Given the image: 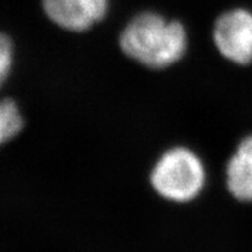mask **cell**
I'll list each match as a JSON object with an SVG mask.
<instances>
[{"mask_svg":"<svg viewBox=\"0 0 252 252\" xmlns=\"http://www.w3.org/2000/svg\"><path fill=\"white\" fill-rule=\"evenodd\" d=\"M120 48L143 66L161 70L173 66L186 53V29L161 14L144 12L126 25L120 36Z\"/></svg>","mask_w":252,"mask_h":252,"instance_id":"obj_1","label":"cell"},{"mask_svg":"<svg viewBox=\"0 0 252 252\" xmlns=\"http://www.w3.org/2000/svg\"><path fill=\"white\" fill-rule=\"evenodd\" d=\"M206 171L193 151L176 147L159 157L151 173V184L159 196L173 202H189L202 192Z\"/></svg>","mask_w":252,"mask_h":252,"instance_id":"obj_2","label":"cell"},{"mask_svg":"<svg viewBox=\"0 0 252 252\" xmlns=\"http://www.w3.org/2000/svg\"><path fill=\"white\" fill-rule=\"evenodd\" d=\"M213 39L216 49L230 62L247 66L252 63V10L233 8L216 20Z\"/></svg>","mask_w":252,"mask_h":252,"instance_id":"obj_3","label":"cell"},{"mask_svg":"<svg viewBox=\"0 0 252 252\" xmlns=\"http://www.w3.org/2000/svg\"><path fill=\"white\" fill-rule=\"evenodd\" d=\"M110 0H43L45 14L57 26L81 32L100 22Z\"/></svg>","mask_w":252,"mask_h":252,"instance_id":"obj_4","label":"cell"},{"mask_svg":"<svg viewBox=\"0 0 252 252\" xmlns=\"http://www.w3.org/2000/svg\"><path fill=\"white\" fill-rule=\"evenodd\" d=\"M225 173L229 193L241 202L252 203V135L238 143Z\"/></svg>","mask_w":252,"mask_h":252,"instance_id":"obj_5","label":"cell"},{"mask_svg":"<svg viewBox=\"0 0 252 252\" xmlns=\"http://www.w3.org/2000/svg\"><path fill=\"white\" fill-rule=\"evenodd\" d=\"M24 119L12 99L0 100V146L9 142L22 130Z\"/></svg>","mask_w":252,"mask_h":252,"instance_id":"obj_6","label":"cell"},{"mask_svg":"<svg viewBox=\"0 0 252 252\" xmlns=\"http://www.w3.org/2000/svg\"><path fill=\"white\" fill-rule=\"evenodd\" d=\"M13 63V45L5 33L0 32V88L9 76Z\"/></svg>","mask_w":252,"mask_h":252,"instance_id":"obj_7","label":"cell"}]
</instances>
